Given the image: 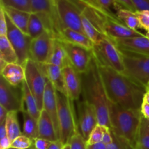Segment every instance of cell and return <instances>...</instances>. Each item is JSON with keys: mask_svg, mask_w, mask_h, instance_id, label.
Instances as JSON below:
<instances>
[{"mask_svg": "<svg viewBox=\"0 0 149 149\" xmlns=\"http://www.w3.org/2000/svg\"><path fill=\"white\" fill-rule=\"evenodd\" d=\"M97 63L109 101L125 109L141 111L146 87L109 65Z\"/></svg>", "mask_w": 149, "mask_h": 149, "instance_id": "6da1fadb", "label": "cell"}, {"mask_svg": "<svg viewBox=\"0 0 149 149\" xmlns=\"http://www.w3.org/2000/svg\"><path fill=\"white\" fill-rule=\"evenodd\" d=\"M79 74L81 81V97L95 109L97 123L110 127L109 99L93 52L87 70Z\"/></svg>", "mask_w": 149, "mask_h": 149, "instance_id": "7a4b0ae2", "label": "cell"}, {"mask_svg": "<svg viewBox=\"0 0 149 149\" xmlns=\"http://www.w3.org/2000/svg\"><path fill=\"white\" fill-rule=\"evenodd\" d=\"M110 129L135 148L142 114L141 111L125 109L109 100Z\"/></svg>", "mask_w": 149, "mask_h": 149, "instance_id": "3957f363", "label": "cell"}, {"mask_svg": "<svg viewBox=\"0 0 149 149\" xmlns=\"http://www.w3.org/2000/svg\"><path fill=\"white\" fill-rule=\"evenodd\" d=\"M58 101L59 140L63 145L69 143L71 138L78 132L75 106L68 95L56 91Z\"/></svg>", "mask_w": 149, "mask_h": 149, "instance_id": "277c9868", "label": "cell"}, {"mask_svg": "<svg viewBox=\"0 0 149 149\" xmlns=\"http://www.w3.org/2000/svg\"><path fill=\"white\" fill-rule=\"evenodd\" d=\"M119 50L125 65L123 74L146 89L149 83V55L125 49Z\"/></svg>", "mask_w": 149, "mask_h": 149, "instance_id": "5b68a950", "label": "cell"}, {"mask_svg": "<svg viewBox=\"0 0 149 149\" xmlns=\"http://www.w3.org/2000/svg\"><path fill=\"white\" fill-rule=\"evenodd\" d=\"M26 81L28 87L34 96L40 111L43 109V98L47 79L40 64L29 58L24 65Z\"/></svg>", "mask_w": 149, "mask_h": 149, "instance_id": "8992f818", "label": "cell"}, {"mask_svg": "<svg viewBox=\"0 0 149 149\" xmlns=\"http://www.w3.org/2000/svg\"><path fill=\"white\" fill-rule=\"evenodd\" d=\"M93 52L97 61L123 74L125 65L122 54L114 42L105 36L97 45H94Z\"/></svg>", "mask_w": 149, "mask_h": 149, "instance_id": "52a82bcc", "label": "cell"}, {"mask_svg": "<svg viewBox=\"0 0 149 149\" xmlns=\"http://www.w3.org/2000/svg\"><path fill=\"white\" fill-rule=\"evenodd\" d=\"M31 13L37 15L45 29L56 38L61 31L54 0H30Z\"/></svg>", "mask_w": 149, "mask_h": 149, "instance_id": "ba28073f", "label": "cell"}, {"mask_svg": "<svg viewBox=\"0 0 149 149\" xmlns=\"http://www.w3.org/2000/svg\"><path fill=\"white\" fill-rule=\"evenodd\" d=\"M54 1L61 29L68 28L84 33L81 20V9L76 3L72 0Z\"/></svg>", "mask_w": 149, "mask_h": 149, "instance_id": "9c48e42d", "label": "cell"}, {"mask_svg": "<svg viewBox=\"0 0 149 149\" xmlns=\"http://www.w3.org/2000/svg\"><path fill=\"white\" fill-rule=\"evenodd\" d=\"M78 131L87 141L90 133L97 125L95 109L82 97L74 101Z\"/></svg>", "mask_w": 149, "mask_h": 149, "instance_id": "30bf717a", "label": "cell"}, {"mask_svg": "<svg viewBox=\"0 0 149 149\" xmlns=\"http://www.w3.org/2000/svg\"><path fill=\"white\" fill-rule=\"evenodd\" d=\"M6 19L7 22V36L15 50L18 58V63L24 66L26 61L31 58L30 47L32 39L29 34L25 33L15 26L7 15Z\"/></svg>", "mask_w": 149, "mask_h": 149, "instance_id": "8fae6325", "label": "cell"}, {"mask_svg": "<svg viewBox=\"0 0 149 149\" xmlns=\"http://www.w3.org/2000/svg\"><path fill=\"white\" fill-rule=\"evenodd\" d=\"M0 106L10 111L21 112L23 110L22 86L15 87L2 77L0 80Z\"/></svg>", "mask_w": 149, "mask_h": 149, "instance_id": "7c38bea8", "label": "cell"}, {"mask_svg": "<svg viewBox=\"0 0 149 149\" xmlns=\"http://www.w3.org/2000/svg\"><path fill=\"white\" fill-rule=\"evenodd\" d=\"M61 41L65 49L69 63L79 74L85 72L93 58V50H90L66 41Z\"/></svg>", "mask_w": 149, "mask_h": 149, "instance_id": "4fadbf2b", "label": "cell"}, {"mask_svg": "<svg viewBox=\"0 0 149 149\" xmlns=\"http://www.w3.org/2000/svg\"><path fill=\"white\" fill-rule=\"evenodd\" d=\"M55 38L56 37L52 33L45 31L42 35L32 39L30 47L31 58L40 65L47 63Z\"/></svg>", "mask_w": 149, "mask_h": 149, "instance_id": "5bb4252c", "label": "cell"}, {"mask_svg": "<svg viewBox=\"0 0 149 149\" xmlns=\"http://www.w3.org/2000/svg\"><path fill=\"white\" fill-rule=\"evenodd\" d=\"M62 71L67 95L73 101L79 100L81 97V81L80 74L71 64L63 67Z\"/></svg>", "mask_w": 149, "mask_h": 149, "instance_id": "9a60e30c", "label": "cell"}, {"mask_svg": "<svg viewBox=\"0 0 149 149\" xmlns=\"http://www.w3.org/2000/svg\"><path fill=\"white\" fill-rule=\"evenodd\" d=\"M111 40L119 49L149 55V39L146 36V35Z\"/></svg>", "mask_w": 149, "mask_h": 149, "instance_id": "2e32d148", "label": "cell"}, {"mask_svg": "<svg viewBox=\"0 0 149 149\" xmlns=\"http://www.w3.org/2000/svg\"><path fill=\"white\" fill-rule=\"evenodd\" d=\"M49 114L55 125V130L59 137V123L58 114V101L56 90L47 80L43 98V109Z\"/></svg>", "mask_w": 149, "mask_h": 149, "instance_id": "e0dca14e", "label": "cell"}, {"mask_svg": "<svg viewBox=\"0 0 149 149\" xmlns=\"http://www.w3.org/2000/svg\"><path fill=\"white\" fill-rule=\"evenodd\" d=\"M1 77L11 85L20 87L26 79L24 66L19 63H7L1 70Z\"/></svg>", "mask_w": 149, "mask_h": 149, "instance_id": "ac0fdd59", "label": "cell"}, {"mask_svg": "<svg viewBox=\"0 0 149 149\" xmlns=\"http://www.w3.org/2000/svg\"><path fill=\"white\" fill-rule=\"evenodd\" d=\"M41 66H42V70H43L47 80L55 87L56 91L68 95L66 89H65V82H64L62 68L58 66V65L48 63L41 65Z\"/></svg>", "mask_w": 149, "mask_h": 149, "instance_id": "d6986e66", "label": "cell"}, {"mask_svg": "<svg viewBox=\"0 0 149 149\" xmlns=\"http://www.w3.org/2000/svg\"><path fill=\"white\" fill-rule=\"evenodd\" d=\"M38 127L39 138L51 142H55L59 140V137L50 116L44 109L41 111L40 116L38 119Z\"/></svg>", "mask_w": 149, "mask_h": 149, "instance_id": "ffe728a7", "label": "cell"}, {"mask_svg": "<svg viewBox=\"0 0 149 149\" xmlns=\"http://www.w3.org/2000/svg\"><path fill=\"white\" fill-rule=\"evenodd\" d=\"M58 39L83 47L90 50H93L94 48V44L84 33L68 28H65L61 31Z\"/></svg>", "mask_w": 149, "mask_h": 149, "instance_id": "44dd1931", "label": "cell"}, {"mask_svg": "<svg viewBox=\"0 0 149 149\" xmlns=\"http://www.w3.org/2000/svg\"><path fill=\"white\" fill-rule=\"evenodd\" d=\"M47 63L58 65L62 68L70 64L65 48L61 41L58 38L54 39L52 49Z\"/></svg>", "mask_w": 149, "mask_h": 149, "instance_id": "7402d4cb", "label": "cell"}, {"mask_svg": "<svg viewBox=\"0 0 149 149\" xmlns=\"http://www.w3.org/2000/svg\"><path fill=\"white\" fill-rule=\"evenodd\" d=\"M0 5L3 7L6 15L11 20L13 24L17 26L22 31L28 34V24H29V20L31 13L17 10L13 7H4L1 4Z\"/></svg>", "mask_w": 149, "mask_h": 149, "instance_id": "603a6c76", "label": "cell"}, {"mask_svg": "<svg viewBox=\"0 0 149 149\" xmlns=\"http://www.w3.org/2000/svg\"><path fill=\"white\" fill-rule=\"evenodd\" d=\"M22 93H23V110L26 111L32 117L38 120L40 116L41 111L39 109L37 102L31 92L30 89L28 87L26 81H23L22 84Z\"/></svg>", "mask_w": 149, "mask_h": 149, "instance_id": "cb8c5ba5", "label": "cell"}, {"mask_svg": "<svg viewBox=\"0 0 149 149\" xmlns=\"http://www.w3.org/2000/svg\"><path fill=\"white\" fill-rule=\"evenodd\" d=\"M0 60L7 63H18V58L7 36H0Z\"/></svg>", "mask_w": 149, "mask_h": 149, "instance_id": "d4e9b609", "label": "cell"}, {"mask_svg": "<svg viewBox=\"0 0 149 149\" xmlns=\"http://www.w3.org/2000/svg\"><path fill=\"white\" fill-rule=\"evenodd\" d=\"M135 149H149V119L142 115Z\"/></svg>", "mask_w": 149, "mask_h": 149, "instance_id": "484cf974", "label": "cell"}, {"mask_svg": "<svg viewBox=\"0 0 149 149\" xmlns=\"http://www.w3.org/2000/svg\"><path fill=\"white\" fill-rule=\"evenodd\" d=\"M23 119V135L29 137L31 139L35 140L39 138V127L38 120L32 117L26 111H22Z\"/></svg>", "mask_w": 149, "mask_h": 149, "instance_id": "4316f807", "label": "cell"}, {"mask_svg": "<svg viewBox=\"0 0 149 149\" xmlns=\"http://www.w3.org/2000/svg\"><path fill=\"white\" fill-rule=\"evenodd\" d=\"M81 20L82 23L83 29L86 36L93 42L94 45H97L105 36L104 34L101 33L88 18L81 13Z\"/></svg>", "mask_w": 149, "mask_h": 149, "instance_id": "83f0119b", "label": "cell"}, {"mask_svg": "<svg viewBox=\"0 0 149 149\" xmlns=\"http://www.w3.org/2000/svg\"><path fill=\"white\" fill-rule=\"evenodd\" d=\"M17 112L16 111H10L5 121L7 135L11 143L17 137L23 135L17 121Z\"/></svg>", "mask_w": 149, "mask_h": 149, "instance_id": "f1b7e54d", "label": "cell"}, {"mask_svg": "<svg viewBox=\"0 0 149 149\" xmlns=\"http://www.w3.org/2000/svg\"><path fill=\"white\" fill-rule=\"evenodd\" d=\"M116 15L118 18L130 29L138 31V29L141 28L135 12L122 7L116 12Z\"/></svg>", "mask_w": 149, "mask_h": 149, "instance_id": "f546056e", "label": "cell"}, {"mask_svg": "<svg viewBox=\"0 0 149 149\" xmlns=\"http://www.w3.org/2000/svg\"><path fill=\"white\" fill-rule=\"evenodd\" d=\"M46 31L43 23L37 15L31 13L28 24V34L32 39L42 35Z\"/></svg>", "mask_w": 149, "mask_h": 149, "instance_id": "4dcf8cb0", "label": "cell"}, {"mask_svg": "<svg viewBox=\"0 0 149 149\" xmlns=\"http://www.w3.org/2000/svg\"><path fill=\"white\" fill-rule=\"evenodd\" d=\"M1 4L17 10L31 13L30 0H1Z\"/></svg>", "mask_w": 149, "mask_h": 149, "instance_id": "1f68e13d", "label": "cell"}, {"mask_svg": "<svg viewBox=\"0 0 149 149\" xmlns=\"http://www.w3.org/2000/svg\"><path fill=\"white\" fill-rule=\"evenodd\" d=\"M106 127V126H103L97 124L90 133V137L87 141V145L92 146L102 143Z\"/></svg>", "mask_w": 149, "mask_h": 149, "instance_id": "d6a6232c", "label": "cell"}, {"mask_svg": "<svg viewBox=\"0 0 149 149\" xmlns=\"http://www.w3.org/2000/svg\"><path fill=\"white\" fill-rule=\"evenodd\" d=\"M113 136V142L106 146L107 149H135L127 140L119 136L111 130Z\"/></svg>", "mask_w": 149, "mask_h": 149, "instance_id": "836d02e7", "label": "cell"}, {"mask_svg": "<svg viewBox=\"0 0 149 149\" xmlns=\"http://www.w3.org/2000/svg\"><path fill=\"white\" fill-rule=\"evenodd\" d=\"M33 140L24 135L17 137L11 143V148L18 149H26L31 148L33 146Z\"/></svg>", "mask_w": 149, "mask_h": 149, "instance_id": "e575fe53", "label": "cell"}, {"mask_svg": "<svg viewBox=\"0 0 149 149\" xmlns=\"http://www.w3.org/2000/svg\"><path fill=\"white\" fill-rule=\"evenodd\" d=\"M96 1H97V3L100 7L113 13V11L116 12H116L119 9L123 7L118 0H96Z\"/></svg>", "mask_w": 149, "mask_h": 149, "instance_id": "d590c367", "label": "cell"}, {"mask_svg": "<svg viewBox=\"0 0 149 149\" xmlns=\"http://www.w3.org/2000/svg\"><path fill=\"white\" fill-rule=\"evenodd\" d=\"M71 149H87V141L79 132H77L69 142Z\"/></svg>", "mask_w": 149, "mask_h": 149, "instance_id": "8d00e7d4", "label": "cell"}, {"mask_svg": "<svg viewBox=\"0 0 149 149\" xmlns=\"http://www.w3.org/2000/svg\"><path fill=\"white\" fill-rule=\"evenodd\" d=\"M136 15L139 20L140 26L141 29L147 31L149 29V10L136 11Z\"/></svg>", "mask_w": 149, "mask_h": 149, "instance_id": "74e56055", "label": "cell"}, {"mask_svg": "<svg viewBox=\"0 0 149 149\" xmlns=\"http://www.w3.org/2000/svg\"><path fill=\"white\" fill-rule=\"evenodd\" d=\"M7 22L3 7L0 5V36H7Z\"/></svg>", "mask_w": 149, "mask_h": 149, "instance_id": "f35d334b", "label": "cell"}, {"mask_svg": "<svg viewBox=\"0 0 149 149\" xmlns=\"http://www.w3.org/2000/svg\"><path fill=\"white\" fill-rule=\"evenodd\" d=\"M51 141L43 139L41 138H37L33 140L32 148L33 149H48L51 144Z\"/></svg>", "mask_w": 149, "mask_h": 149, "instance_id": "ab89813d", "label": "cell"}, {"mask_svg": "<svg viewBox=\"0 0 149 149\" xmlns=\"http://www.w3.org/2000/svg\"><path fill=\"white\" fill-rule=\"evenodd\" d=\"M136 11L149 10V0H132Z\"/></svg>", "mask_w": 149, "mask_h": 149, "instance_id": "60d3db41", "label": "cell"}, {"mask_svg": "<svg viewBox=\"0 0 149 149\" xmlns=\"http://www.w3.org/2000/svg\"><path fill=\"white\" fill-rule=\"evenodd\" d=\"M112 142H113V136H112L111 130L110 127H107L106 129V131H105L104 135H103L102 143L103 144H105L106 146H108Z\"/></svg>", "mask_w": 149, "mask_h": 149, "instance_id": "b9f144b4", "label": "cell"}, {"mask_svg": "<svg viewBox=\"0 0 149 149\" xmlns=\"http://www.w3.org/2000/svg\"><path fill=\"white\" fill-rule=\"evenodd\" d=\"M118 1L122 4V7H125V8L131 10V11L136 12V9L134 6L132 0H118Z\"/></svg>", "mask_w": 149, "mask_h": 149, "instance_id": "7bdbcfd3", "label": "cell"}, {"mask_svg": "<svg viewBox=\"0 0 149 149\" xmlns=\"http://www.w3.org/2000/svg\"><path fill=\"white\" fill-rule=\"evenodd\" d=\"M11 148V141L9 138L6 136L5 138L0 139V149H9Z\"/></svg>", "mask_w": 149, "mask_h": 149, "instance_id": "ee69618b", "label": "cell"}, {"mask_svg": "<svg viewBox=\"0 0 149 149\" xmlns=\"http://www.w3.org/2000/svg\"><path fill=\"white\" fill-rule=\"evenodd\" d=\"M141 114L146 119H149V104L146 102H143L141 109Z\"/></svg>", "mask_w": 149, "mask_h": 149, "instance_id": "f6af8a7d", "label": "cell"}, {"mask_svg": "<svg viewBox=\"0 0 149 149\" xmlns=\"http://www.w3.org/2000/svg\"><path fill=\"white\" fill-rule=\"evenodd\" d=\"M9 111L6 109H4L3 106H0V124L5 122L6 119L7 117Z\"/></svg>", "mask_w": 149, "mask_h": 149, "instance_id": "bcb514c9", "label": "cell"}, {"mask_svg": "<svg viewBox=\"0 0 149 149\" xmlns=\"http://www.w3.org/2000/svg\"><path fill=\"white\" fill-rule=\"evenodd\" d=\"M64 146L65 145H63V143L60 140H58V141H55V142L51 143L48 149H63Z\"/></svg>", "mask_w": 149, "mask_h": 149, "instance_id": "7dc6e473", "label": "cell"}, {"mask_svg": "<svg viewBox=\"0 0 149 149\" xmlns=\"http://www.w3.org/2000/svg\"><path fill=\"white\" fill-rule=\"evenodd\" d=\"M6 136H7V130H6L5 122H4L0 124V139L5 138Z\"/></svg>", "mask_w": 149, "mask_h": 149, "instance_id": "c3c4849f", "label": "cell"}, {"mask_svg": "<svg viewBox=\"0 0 149 149\" xmlns=\"http://www.w3.org/2000/svg\"><path fill=\"white\" fill-rule=\"evenodd\" d=\"M87 149H107V147L105 144L103 143H100L95 144V145L92 146H87Z\"/></svg>", "mask_w": 149, "mask_h": 149, "instance_id": "681fc988", "label": "cell"}, {"mask_svg": "<svg viewBox=\"0 0 149 149\" xmlns=\"http://www.w3.org/2000/svg\"><path fill=\"white\" fill-rule=\"evenodd\" d=\"M143 101L146 102L147 103H148L149 104V90H147L146 93L145 95H144Z\"/></svg>", "mask_w": 149, "mask_h": 149, "instance_id": "f907efd6", "label": "cell"}, {"mask_svg": "<svg viewBox=\"0 0 149 149\" xmlns=\"http://www.w3.org/2000/svg\"><path fill=\"white\" fill-rule=\"evenodd\" d=\"M63 149H71V146H70V144L68 143V144H66V145L64 146Z\"/></svg>", "mask_w": 149, "mask_h": 149, "instance_id": "816d5d0a", "label": "cell"}, {"mask_svg": "<svg viewBox=\"0 0 149 149\" xmlns=\"http://www.w3.org/2000/svg\"><path fill=\"white\" fill-rule=\"evenodd\" d=\"M145 35H146V36L147 38H148V39H149V29L146 31V33Z\"/></svg>", "mask_w": 149, "mask_h": 149, "instance_id": "f5cc1de1", "label": "cell"}, {"mask_svg": "<svg viewBox=\"0 0 149 149\" xmlns=\"http://www.w3.org/2000/svg\"><path fill=\"white\" fill-rule=\"evenodd\" d=\"M90 1H92V2H95V3H97V1L96 0H90Z\"/></svg>", "mask_w": 149, "mask_h": 149, "instance_id": "db71d44e", "label": "cell"}, {"mask_svg": "<svg viewBox=\"0 0 149 149\" xmlns=\"http://www.w3.org/2000/svg\"><path fill=\"white\" fill-rule=\"evenodd\" d=\"M9 149H18V148H9ZM26 149H33V148H32V147H31V148H26Z\"/></svg>", "mask_w": 149, "mask_h": 149, "instance_id": "11a10c76", "label": "cell"}, {"mask_svg": "<svg viewBox=\"0 0 149 149\" xmlns=\"http://www.w3.org/2000/svg\"><path fill=\"white\" fill-rule=\"evenodd\" d=\"M147 90H149V83L148 84V85H147V87H146V91Z\"/></svg>", "mask_w": 149, "mask_h": 149, "instance_id": "9f6ffc18", "label": "cell"}, {"mask_svg": "<svg viewBox=\"0 0 149 149\" xmlns=\"http://www.w3.org/2000/svg\"><path fill=\"white\" fill-rule=\"evenodd\" d=\"M72 1H77V0H72ZM86 1H90V0H86Z\"/></svg>", "mask_w": 149, "mask_h": 149, "instance_id": "6f0895ef", "label": "cell"}]
</instances>
